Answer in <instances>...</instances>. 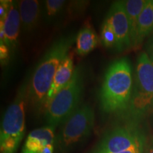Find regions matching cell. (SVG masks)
<instances>
[{
  "label": "cell",
  "mask_w": 153,
  "mask_h": 153,
  "mask_svg": "<svg viewBox=\"0 0 153 153\" xmlns=\"http://www.w3.org/2000/svg\"><path fill=\"white\" fill-rule=\"evenodd\" d=\"M133 89L131 65L126 57L110 65L99 93L103 111L116 114L128 109Z\"/></svg>",
  "instance_id": "1"
},
{
  "label": "cell",
  "mask_w": 153,
  "mask_h": 153,
  "mask_svg": "<svg viewBox=\"0 0 153 153\" xmlns=\"http://www.w3.org/2000/svg\"><path fill=\"white\" fill-rule=\"evenodd\" d=\"M73 43V38L55 41L44 55L28 83V104L36 111H43V106L56 71Z\"/></svg>",
  "instance_id": "2"
},
{
  "label": "cell",
  "mask_w": 153,
  "mask_h": 153,
  "mask_svg": "<svg viewBox=\"0 0 153 153\" xmlns=\"http://www.w3.org/2000/svg\"><path fill=\"white\" fill-rule=\"evenodd\" d=\"M27 105L28 83H24L4 115L0 132V153L16 152L25 135Z\"/></svg>",
  "instance_id": "3"
},
{
  "label": "cell",
  "mask_w": 153,
  "mask_h": 153,
  "mask_svg": "<svg viewBox=\"0 0 153 153\" xmlns=\"http://www.w3.org/2000/svg\"><path fill=\"white\" fill-rule=\"evenodd\" d=\"M83 85V71L81 67H77L70 81L57 94L44 111L48 126L55 128L77 109L80 106Z\"/></svg>",
  "instance_id": "4"
},
{
  "label": "cell",
  "mask_w": 153,
  "mask_h": 153,
  "mask_svg": "<svg viewBox=\"0 0 153 153\" xmlns=\"http://www.w3.org/2000/svg\"><path fill=\"white\" fill-rule=\"evenodd\" d=\"M128 111L133 118H140L153 111V62L145 52L137 57Z\"/></svg>",
  "instance_id": "5"
},
{
  "label": "cell",
  "mask_w": 153,
  "mask_h": 153,
  "mask_svg": "<svg viewBox=\"0 0 153 153\" xmlns=\"http://www.w3.org/2000/svg\"><path fill=\"white\" fill-rule=\"evenodd\" d=\"M94 111L90 105H80L62 124L55 135L54 145L58 153H69L90 135L94 125Z\"/></svg>",
  "instance_id": "6"
},
{
  "label": "cell",
  "mask_w": 153,
  "mask_h": 153,
  "mask_svg": "<svg viewBox=\"0 0 153 153\" xmlns=\"http://www.w3.org/2000/svg\"><path fill=\"white\" fill-rule=\"evenodd\" d=\"M114 28L118 42V51L131 46L128 17L123 1H114L106 18Z\"/></svg>",
  "instance_id": "7"
},
{
  "label": "cell",
  "mask_w": 153,
  "mask_h": 153,
  "mask_svg": "<svg viewBox=\"0 0 153 153\" xmlns=\"http://www.w3.org/2000/svg\"><path fill=\"white\" fill-rule=\"evenodd\" d=\"M21 26L18 1H11L10 8L4 22H0V27L2 28L4 31L6 45L10 50L11 54H14L18 45Z\"/></svg>",
  "instance_id": "8"
},
{
  "label": "cell",
  "mask_w": 153,
  "mask_h": 153,
  "mask_svg": "<svg viewBox=\"0 0 153 153\" xmlns=\"http://www.w3.org/2000/svg\"><path fill=\"white\" fill-rule=\"evenodd\" d=\"M74 69L75 68H74L72 56L68 55L57 68L44 104L43 111H45L48 106L54 99L57 94L70 81L73 75Z\"/></svg>",
  "instance_id": "9"
},
{
  "label": "cell",
  "mask_w": 153,
  "mask_h": 153,
  "mask_svg": "<svg viewBox=\"0 0 153 153\" xmlns=\"http://www.w3.org/2000/svg\"><path fill=\"white\" fill-rule=\"evenodd\" d=\"M55 128L46 125L28 134L21 153H41L45 145L55 143Z\"/></svg>",
  "instance_id": "10"
},
{
  "label": "cell",
  "mask_w": 153,
  "mask_h": 153,
  "mask_svg": "<svg viewBox=\"0 0 153 153\" xmlns=\"http://www.w3.org/2000/svg\"><path fill=\"white\" fill-rule=\"evenodd\" d=\"M21 24L24 33H30L37 27L41 16V3L36 0L18 1Z\"/></svg>",
  "instance_id": "11"
},
{
  "label": "cell",
  "mask_w": 153,
  "mask_h": 153,
  "mask_svg": "<svg viewBox=\"0 0 153 153\" xmlns=\"http://www.w3.org/2000/svg\"><path fill=\"white\" fill-rule=\"evenodd\" d=\"M99 44V37L89 26L82 28L76 36V53L80 56L89 54Z\"/></svg>",
  "instance_id": "12"
},
{
  "label": "cell",
  "mask_w": 153,
  "mask_h": 153,
  "mask_svg": "<svg viewBox=\"0 0 153 153\" xmlns=\"http://www.w3.org/2000/svg\"><path fill=\"white\" fill-rule=\"evenodd\" d=\"M123 1L129 20L131 45L135 46L136 45L138 19L148 0H128Z\"/></svg>",
  "instance_id": "13"
},
{
  "label": "cell",
  "mask_w": 153,
  "mask_h": 153,
  "mask_svg": "<svg viewBox=\"0 0 153 153\" xmlns=\"http://www.w3.org/2000/svg\"><path fill=\"white\" fill-rule=\"evenodd\" d=\"M153 31V0H148L140 15L137 28L136 45Z\"/></svg>",
  "instance_id": "14"
},
{
  "label": "cell",
  "mask_w": 153,
  "mask_h": 153,
  "mask_svg": "<svg viewBox=\"0 0 153 153\" xmlns=\"http://www.w3.org/2000/svg\"><path fill=\"white\" fill-rule=\"evenodd\" d=\"M101 40L103 45L108 48H116L118 51V42L114 28L106 19L101 26Z\"/></svg>",
  "instance_id": "15"
},
{
  "label": "cell",
  "mask_w": 153,
  "mask_h": 153,
  "mask_svg": "<svg viewBox=\"0 0 153 153\" xmlns=\"http://www.w3.org/2000/svg\"><path fill=\"white\" fill-rule=\"evenodd\" d=\"M65 3L64 0H47L45 1V18L48 22L53 20L60 14Z\"/></svg>",
  "instance_id": "16"
},
{
  "label": "cell",
  "mask_w": 153,
  "mask_h": 153,
  "mask_svg": "<svg viewBox=\"0 0 153 153\" xmlns=\"http://www.w3.org/2000/svg\"><path fill=\"white\" fill-rule=\"evenodd\" d=\"M145 146L146 145L137 147V148H133L130 150H125L123 152H118L112 148L110 143L100 140L91 153H145Z\"/></svg>",
  "instance_id": "17"
},
{
  "label": "cell",
  "mask_w": 153,
  "mask_h": 153,
  "mask_svg": "<svg viewBox=\"0 0 153 153\" xmlns=\"http://www.w3.org/2000/svg\"><path fill=\"white\" fill-rule=\"evenodd\" d=\"M11 4V0H1L0 1V22H4L8 14Z\"/></svg>",
  "instance_id": "18"
},
{
  "label": "cell",
  "mask_w": 153,
  "mask_h": 153,
  "mask_svg": "<svg viewBox=\"0 0 153 153\" xmlns=\"http://www.w3.org/2000/svg\"><path fill=\"white\" fill-rule=\"evenodd\" d=\"M11 52L10 50L6 44L0 43V58H1V64L4 63L9 60Z\"/></svg>",
  "instance_id": "19"
},
{
  "label": "cell",
  "mask_w": 153,
  "mask_h": 153,
  "mask_svg": "<svg viewBox=\"0 0 153 153\" xmlns=\"http://www.w3.org/2000/svg\"><path fill=\"white\" fill-rule=\"evenodd\" d=\"M54 148H55L54 143H51V144L45 145V146L43 148V150H41V153H53Z\"/></svg>",
  "instance_id": "20"
},
{
  "label": "cell",
  "mask_w": 153,
  "mask_h": 153,
  "mask_svg": "<svg viewBox=\"0 0 153 153\" xmlns=\"http://www.w3.org/2000/svg\"><path fill=\"white\" fill-rule=\"evenodd\" d=\"M145 153H153V138L146 143Z\"/></svg>",
  "instance_id": "21"
},
{
  "label": "cell",
  "mask_w": 153,
  "mask_h": 153,
  "mask_svg": "<svg viewBox=\"0 0 153 153\" xmlns=\"http://www.w3.org/2000/svg\"><path fill=\"white\" fill-rule=\"evenodd\" d=\"M148 55L150 57V60L153 62V37L151 39V41L149 42V46L148 48Z\"/></svg>",
  "instance_id": "22"
}]
</instances>
